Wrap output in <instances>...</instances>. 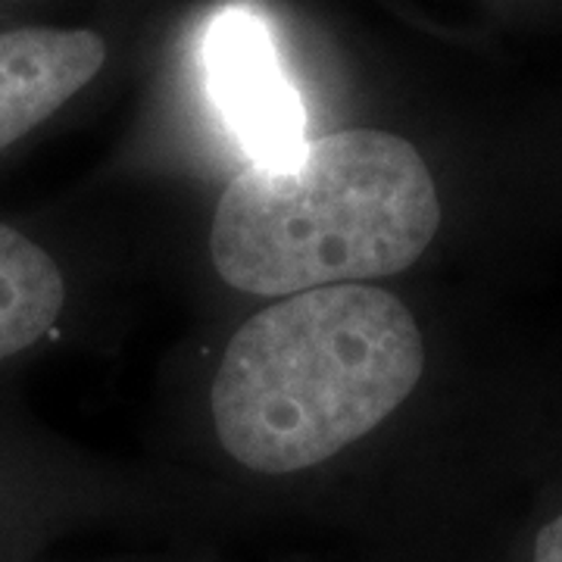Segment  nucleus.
Returning <instances> with one entry per match:
<instances>
[{"label": "nucleus", "instance_id": "obj_1", "mask_svg": "<svg viewBox=\"0 0 562 562\" xmlns=\"http://www.w3.org/2000/svg\"><path fill=\"white\" fill-rule=\"evenodd\" d=\"M406 303L369 284L281 297L232 335L213 375V428L232 460L291 475L379 428L422 379Z\"/></svg>", "mask_w": 562, "mask_h": 562}, {"label": "nucleus", "instance_id": "obj_2", "mask_svg": "<svg viewBox=\"0 0 562 562\" xmlns=\"http://www.w3.org/2000/svg\"><path fill=\"white\" fill-rule=\"evenodd\" d=\"M441 228L438 188L409 140L350 128L281 162H250L222 191L210 250L232 288L291 297L409 269Z\"/></svg>", "mask_w": 562, "mask_h": 562}, {"label": "nucleus", "instance_id": "obj_3", "mask_svg": "<svg viewBox=\"0 0 562 562\" xmlns=\"http://www.w3.org/2000/svg\"><path fill=\"white\" fill-rule=\"evenodd\" d=\"M210 88L250 162H281L297 154L303 106L281 76L269 32L247 10H225L206 41Z\"/></svg>", "mask_w": 562, "mask_h": 562}, {"label": "nucleus", "instance_id": "obj_4", "mask_svg": "<svg viewBox=\"0 0 562 562\" xmlns=\"http://www.w3.org/2000/svg\"><path fill=\"white\" fill-rule=\"evenodd\" d=\"M106 44L88 29H16L0 35V150L54 116L101 72Z\"/></svg>", "mask_w": 562, "mask_h": 562}, {"label": "nucleus", "instance_id": "obj_5", "mask_svg": "<svg viewBox=\"0 0 562 562\" xmlns=\"http://www.w3.org/2000/svg\"><path fill=\"white\" fill-rule=\"evenodd\" d=\"M66 303V281L47 250L0 222V360L41 341Z\"/></svg>", "mask_w": 562, "mask_h": 562}, {"label": "nucleus", "instance_id": "obj_6", "mask_svg": "<svg viewBox=\"0 0 562 562\" xmlns=\"http://www.w3.org/2000/svg\"><path fill=\"white\" fill-rule=\"evenodd\" d=\"M535 562H562V513L541 528L535 541Z\"/></svg>", "mask_w": 562, "mask_h": 562}]
</instances>
